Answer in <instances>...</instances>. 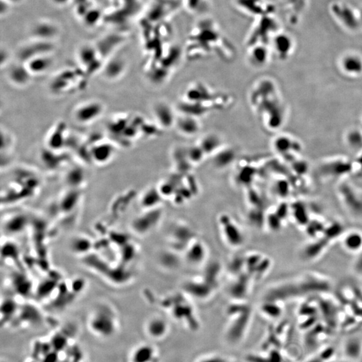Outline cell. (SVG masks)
I'll return each instance as SVG.
<instances>
[{"mask_svg": "<svg viewBox=\"0 0 362 362\" xmlns=\"http://www.w3.org/2000/svg\"><path fill=\"white\" fill-rule=\"evenodd\" d=\"M88 79L85 73L81 75L75 71H64L52 78L48 87L53 95L71 94L86 88Z\"/></svg>", "mask_w": 362, "mask_h": 362, "instance_id": "cell-1", "label": "cell"}, {"mask_svg": "<svg viewBox=\"0 0 362 362\" xmlns=\"http://www.w3.org/2000/svg\"><path fill=\"white\" fill-rule=\"evenodd\" d=\"M116 325L115 313L103 305L95 309L89 318V327L91 330L100 337L110 336L115 332Z\"/></svg>", "mask_w": 362, "mask_h": 362, "instance_id": "cell-2", "label": "cell"}, {"mask_svg": "<svg viewBox=\"0 0 362 362\" xmlns=\"http://www.w3.org/2000/svg\"><path fill=\"white\" fill-rule=\"evenodd\" d=\"M105 110L104 103L97 99H90L77 105L72 111V117L79 125H90L98 121Z\"/></svg>", "mask_w": 362, "mask_h": 362, "instance_id": "cell-3", "label": "cell"}, {"mask_svg": "<svg viewBox=\"0 0 362 362\" xmlns=\"http://www.w3.org/2000/svg\"><path fill=\"white\" fill-rule=\"evenodd\" d=\"M117 148L112 140L98 138L87 147L89 161L98 166L107 165L114 158Z\"/></svg>", "mask_w": 362, "mask_h": 362, "instance_id": "cell-4", "label": "cell"}, {"mask_svg": "<svg viewBox=\"0 0 362 362\" xmlns=\"http://www.w3.org/2000/svg\"><path fill=\"white\" fill-rule=\"evenodd\" d=\"M32 75L25 64L20 62L10 67L7 73V79L12 86L17 88H24L30 85Z\"/></svg>", "mask_w": 362, "mask_h": 362, "instance_id": "cell-5", "label": "cell"}, {"mask_svg": "<svg viewBox=\"0 0 362 362\" xmlns=\"http://www.w3.org/2000/svg\"><path fill=\"white\" fill-rule=\"evenodd\" d=\"M67 128L65 123H58L48 132L46 138V148L54 151H62L66 146Z\"/></svg>", "mask_w": 362, "mask_h": 362, "instance_id": "cell-6", "label": "cell"}, {"mask_svg": "<svg viewBox=\"0 0 362 362\" xmlns=\"http://www.w3.org/2000/svg\"><path fill=\"white\" fill-rule=\"evenodd\" d=\"M126 71V61L120 56H113L108 58L101 68L103 77L111 82L121 79L125 74Z\"/></svg>", "mask_w": 362, "mask_h": 362, "instance_id": "cell-7", "label": "cell"}, {"mask_svg": "<svg viewBox=\"0 0 362 362\" xmlns=\"http://www.w3.org/2000/svg\"><path fill=\"white\" fill-rule=\"evenodd\" d=\"M32 76H38L47 72L53 64L50 54H42L32 58L24 63Z\"/></svg>", "mask_w": 362, "mask_h": 362, "instance_id": "cell-8", "label": "cell"}, {"mask_svg": "<svg viewBox=\"0 0 362 362\" xmlns=\"http://www.w3.org/2000/svg\"><path fill=\"white\" fill-rule=\"evenodd\" d=\"M332 12L339 21L344 24L347 28L355 30L358 24V20L355 17L354 12L348 6L334 4L332 6Z\"/></svg>", "mask_w": 362, "mask_h": 362, "instance_id": "cell-9", "label": "cell"}, {"mask_svg": "<svg viewBox=\"0 0 362 362\" xmlns=\"http://www.w3.org/2000/svg\"><path fill=\"white\" fill-rule=\"evenodd\" d=\"M343 354L349 361L359 360L362 357V339L358 337H350L343 344Z\"/></svg>", "mask_w": 362, "mask_h": 362, "instance_id": "cell-10", "label": "cell"}, {"mask_svg": "<svg viewBox=\"0 0 362 362\" xmlns=\"http://www.w3.org/2000/svg\"><path fill=\"white\" fill-rule=\"evenodd\" d=\"M156 357V349L149 344L138 345L132 351L131 362H153Z\"/></svg>", "mask_w": 362, "mask_h": 362, "instance_id": "cell-11", "label": "cell"}, {"mask_svg": "<svg viewBox=\"0 0 362 362\" xmlns=\"http://www.w3.org/2000/svg\"><path fill=\"white\" fill-rule=\"evenodd\" d=\"M341 67L345 73L356 76L362 73V58L355 54H348L343 58Z\"/></svg>", "mask_w": 362, "mask_h": 362, "instance_id": "cell-12", "label": "cell"}, {"mask_svg": "<svg viewBox=\"0 0 362 362\" xmlns=\"http://www.w3.org/2000/svg\"><path fill=\"white\" fill-rule=\"evenodd\" d=\"M167 330V324L161 319H152L146 325V333L152 339H161L166 334Z\"/></svg>", "mask_w": 362, "mask_h": 362, "instance_id": "cell-13", "label": "cell"}, {"mask_svg": "<svg viewBox=\"0 0 362 362\" xmlns=\"http://www.w3.org/2000/svg\"><path fill=\"white\" fill-rule=\"evenodd\" d=\"M2 137V148H1V159L2 164L5 162V164H8L10 161V156L12 155V152L13 151L14 144H15V140L12 134L4 128H2L1 130Z\"/></svg>", "mask_w": 362, "mask_h": 362, "instance_id": "cell-14", "label": "cell"}, {"mask_svg": "<svg viewBox=\"0 0 362 362\" xmlns=\"http://www.w3.org/2000/svg\"><path fill=\"white\" fill-rule=\"evenodd\" d=\"M343 247L349 252L356 253L362 250V233L353 230L349 231L343 237Z\"/></svg>", "mask_w": 362, "mask_h": 362, "instance_id": "cell-15", "label": "cell"}, {"mask_svg": "<svg viewBox=\"0 0 362 362\" xmlns=\"http://www.w3.org/2000/svg\"><path fill=\"white\" fill-rule=\"evenodd\" d=\"M65 180L69 186H80L86 179V174L84 169L80 166H71L65 174Z\"/></svg>", "mask_w": 362, "mask_h": 362, "instance_id": "cell-16", "label": "cell"}, {"mask_svg": "<svg viewBox=\"0 0 362 362\" xmlns=\"http://www.w3.org/2000/svg\"><path fill=\"white\" fill-rule=\"evenodd\" d=\"M275 48L280 55L286 56L291 51L293 42L289 36L280 34L276 38Z\"/></svg>", "mask_w": 362, "mask_h": 362, "instance_id": "cell-17", "label": "cell"}, {"mask_svg": "<svg viewBox=\"0 0 362 362\" xmlns=\"http://www.w3.org/2000/svg\"><path fill=\"white\" fill-rule=\"evenodd\" d=\"M362 22V11L360 14V16H359V22Z\"/></svg>", "mask_w": 362, "mask_h": 362, "instance_id": "cell-18", "label": "cell"}]
</instances>
